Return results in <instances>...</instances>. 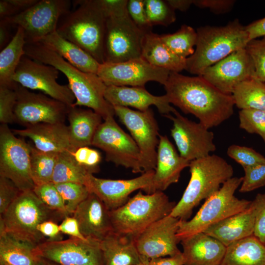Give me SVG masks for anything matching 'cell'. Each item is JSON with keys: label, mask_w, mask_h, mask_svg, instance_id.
<instances>
[{"label": "cell", "mask_w": 265, "mask_h": 265, "mask_svg": "<svg viewBox=\"0 0 265 265\" xmlns=\"http://www.w3.org/2000/svg\"><path fill=\"white\" fill-rule=\"evenodd\" d=\"M163 86L170 104L193 115L208 129L220 125L234 113L232 95L222 93L202 76L170 72Z\"/></svg>", "instance_id": "cell-1"}, {"label": "cell", "mask_w": 265, "mask_h": 265, "mask_svg": "<svg viewBox=\"0 0 265 265\" xmlns=\"http://www.w3.org/2000/svg\"><path fill=\"white\" fill-rule=\"evenodd\" d=\"M25 55L56 68L67 78L76 101L72 106H85L100 114L104 120L115 115L112 106L105 99L106 85L97 74L83 72L76 68L53 51L40 43H26Z\"/></svg>", "instance_id": "cell-2"}, {"label": "cell", "mask_w": 265, "mask_h": 265, "mask_svg": "<svg viewBox=\"0 0 265 265\" xmlns=\"http://www.w3.org/2000/svg\"><path fill=\"white\" fill-rule=\"evenodd\" d=\"M196 32V49L186 59L185 70L200 76L209 67L232 53L245 48L250 41L245 26L238 19L224 26H202Z\"/></svg>", "instance_id": "cell-3"}, {"label": "cell", "mask_w": 265, "mask_h": 265, "mask_svg": "<svg viewBox=\"0 0 265 265\" xmlns=\"http://www.w3.org/2000/svg\"><path fill=\"white\" fill-rule=\"evenodd\" d=\"M74 1L77 8L61 18L56 31L102 64L105 62L106 18L98 0Z\"/></svg>", "instance_id": "cell-4"}, {"label": "cell", "mask_w": 265, "mask_h": 265, "mask_svg": "<svg viewBox=\"0 0 265 265\" xmlns=\"http://www.w3.org/2000/svg\"><path fill=\"white\" fill-rule=\"evenodd\" d=\"M190 178L183 195L170 215L187 220L193 209L206 200L233 177L234 169L224 159L210 155L190 161Z\"/></svg>", "instance_id": "cell-5"}, {"label": "cell", "mask_w": 265, "mask_h": 265, "mask_svg": "<svg viewBox=\"0 0 265 265\" xmlns=\"http://www.w3.org/2000/svg\"><path fill=\"white\" fill-rule=\"evenodd\" d=\"M176 203L163 191H139L122 206L110 211L113 231L135 239L154 222L170 215Z\"/></svg>", "instance_id": "cell-6"}, {"label": "cell", "mask_w": 265, "mask_h": 265, "mask_svg": "<svg viewBox=\"0 0 265 265\" xmlns=\"http://www.w3.org/2000/svg\"><path fill=\"white\" fill-rule=\"evenodd\" d=\"M64 218L60 213L49 209L33 190L22 191L0 215V231L37 246L47 240L38 231V225L45 221L56 222Z\"/></svg>", "instance_id": "cell-7"}, {"label": "cell", "mask_w": 265, "mask_h": 265, "mask_svg": "<svg viewBox=\"0 0 265 265\" xmlns=\"http://www.w3.org/2000/svg\"><path fill=\"white\" fill-rule=\"evenodd\" d=\"M242 177H232L220 189L205 200L194 216L189 220H180L177 237L181 240L203 232L210 226L248 208L251 201L238 199L235 193Z\"/></svg>", "instance_id": "cell-8"}, {"label": "cell", "mask_w": 265, "mask_h": 265, "mask_svg": "<svg viewBox=\"0 0 265 265\" xmlns=\"http://www.w3.org/2000/svg\"><path fill=\"white\" fill-rule=\"evenodd\" d=\"M71 3L68 0H41L14 16L0 20L21 27L26 43H38L56 31L61 18L70 11Z\"/></svg>", "instance_id": "cell-9"}, {"label": "cell", "mask_w": 265, "mask_h": 265, "mask_svg": "<svg viewBox=\"0 0 265 265\" xmlns=\"http://www.w3.org/2000/svg\"><path fill=\"white\" fill-rule=\"evenodd\" d=\"M145 34L133 22L128 11L106 18L105 62H121L141 57Z\"/></svg>", "instance_id": "cell-10"}, {"label": "cell", "mask_w": 265, "mask_h": 265, "mask_svg": "<svg viewBox=\"0 0 265 265\" xmlns=\"http://www.w3.org/2000/svg\"><path fill=\"white\" fill-rule=\"evenodd\" d=\"M92 145L105 152L106 161L130 169L134 173H144L137 144L118 125L114 116L106 118L99 126Z\"/></svg>", "instance_id": "cell-11"}, {"label": "cell", "mask_w": 265, "mask_h": 265, "mask_svg": "<svg viewBox=\"0 0 265 265\" xmlns=\"http://www.w3.org/2000/svg\"><path fill=\"white\" fill-rule=\"evenodd\" d=\"M113 107L115 115L127 128L139 148L143 172L155 170L160 134L153 110L149 108L141 111L127 107Z\"/></svg>", "instance_id": "cell-12"}, {"label": "cell", "mask_w": 265, "mask_h": 265, "mask_svg": "<svg viewBox=\"0 0 265 265\" xmlns=\"http://www.w3.org/2000/svg\"><path fill=\"white\" fill-rule=\"evenodd\" d=\"M31 145L15 136L8 125L0 126V176L12 181L21 190H33L30 172Z\"/></svg>", "instance_id": "cell-13"}, {"label": "cell", "mask_w": 265, "mask_h": 265, "mask_svg": "<svg viewBox=\"0 0 265 265\" xmlns=\"http://www.w3.org/2000/svg\"><path fill=\"white\" fill-rule=\"evenodd\" d=\"M15 123L25 127L39 123H64L70 106L17 83Z\"/></svg>", "instance_id": "cell-14"}, {"label": "cell", "mask_w": 265, "mask_h": 265, "mask_svg": "<svg viewBox=\"0 0 265 265\" xmlns=\"http://www.w3.org/2000/svg\"><path fill=\"white\" fill-rule=\"evenodd\" d=\"M59 73L54 67L24 55L16 69L13 80L26 88L40 91L71 106L75 102L76 98L68 84L62 85L57 82Z\"/></svg>", "instance_id": "cell-15"}, {"label": "cell", "mask_w": 265, "mask_h": 265, "mask_svg": "<svg viewBox=\"0 0 265 265\" xmlns=\"http://www.w3.org/2000/svg\"><path fill=\"white\" fill-rule=\"evenodd\" d=\"M43 259L58 265H104L100 242L70 237L65 240H47L36 247Z\"/></svg>", "instance_id": "cell-16"}, {"label": "cell", "mask_w": 265, "mask_h": 265, "mask_svg": "<svg viewBox=\"0 0 265 265\" xmlns=\"http://www.w3.org/2000/svg\"><path fill=\"white\" fill-rule=\"evenodd\" d=\"M170 73L140 57L121 62L100 64L97 74L106 86L144 87L151 81L164 85Z\"/></svg>", "instance_id": "cell-17"}, {"label": "cell", "mask_w": 265, "mask_h": 265, "mask_svg": "<svg viewBox=\"0 0 265 265\" xmlns=\"http://www.w3.org/2000/svg\"><path fill=\"white\" fill-rule=\"evenodd\" d=\"M164 116L173 122L171 135L184 159L191 161L208 156L216 150L213 133L200 122L188 119L177 110L173 115Z\"/></svg>", "instance_id": "cell-18"}, {"label": "cell", "mask_w": 265, "mask_h": 265, "mask_svg": "<svg viewBox=\"0 0 265 265\" xmlns=\"http://www.w3.org/2000/svg\"><path fill=\"white\" fill-rule=\"evenodd\" d=\"M180 220L170 215L166 216L149 226L135 239L143 263L181 252L178 247Z\"/></svg>", "instance_id": "cell-19"}, {"label": "cell", "mask_w": 265, "mask_h": 265, "mask_svg": "<svg viewBox=\"0 0 265 265\" xmlns=\"http://www.w3.org/2000/svg\"><path fill=\"white\" fill-rule=\"evenodd\" d=\"M254 75L253 62L244 48L209 67L201 76L222 93L232 95L238 84Z\"/></svg>", "instance_id": "cell-20"}, {"label": "cell", "mask_w": 265, "mask_h": 265, "mask_svg": "<svg viewBox=\"0 0 265 265\" xmlns=\"http://www.w3.org/2000/svg\"><path fill=\"white\" fill-rule=\"evenodd\" d=\"M154 170L142 173L130 179L112 180L99 178L90 174L84 186L90 193L97 195L110 210L125 204L130 194L137 190L150 194Z\"/></svg>", "instance_id": "cell-21"}, {"label": "cell", "mask_w": 265, "mask_h": 265, "mask_svg": "<svg viewBox=\"0 0 265 265\" xmlns=\"http://www.w3.org/2000/svg\"><path fill=\"white\" fill-rule=\"evenodd\" d=\"M72 216L86 238L101 241L113 231L110 210L95 194L89 196L77 208Z\"/></svg>", "instance_id": "cell-22"}, {"label": "cell", "mask_w": 265, "mask_h": 265, "mask_svg": "<svg viewBox=\"0 0 265 265\" xmlns=\"http://www.w3.org/2000/svg\"><path fill=\"white\" fill-rule=\"evenodd\" d=\"M105 98L112 106L132 107L144 111L155 106L159 112L164 115L173 114L177 110L170 105L165 94L155 96L144 87L106 86Z\"/></svg>", "instance_id": "cell-23"}, {"label": "cell", "mask_w": 265, "mask_h": 265, "mask_svg": "<svg viewBox=\"0 0 265 265\" xmlns=\"http://www.w3.org/2000/svg\"><path fill=\"white\" fill-rule=\"evenodd\" d=\"M190 161L182 158L166 135H159L157 163L150 194L163 191L177 183L181 172L189 167Z\"/></svg>", "instance_id": "cell-24"}, {"label": "cell", "mask_w": 265, "mask_h": 265, "mask_svg": "<svg viewBox=\"0 0 265 265\" xmlns=\"http://www.w3.org/2000/svg\"><path fill=\"white\" fill-rule=\"evenodd\" d=\"M12 131L15 135L30 139L34 146L41 151L60 153L75 151L65 123H39Z\"/></svg>", "instance_id": "cell-25"}, {"label": "cell", "mask_w": 265, "mask_h": 265, "mask_svg": "<svg viewBox=\"0 0 265 265\" xmlns=\"http://www.w3.org/2000/svg\"><path fill=\"white\" fill-rule=\"evenodd\" d=\"M184 265H220L226 248L215 238L199 232L181 240Z\"/></svg>", "instance_id": "cell-26"}, {"label": "cell", "mask_w": 265, "mask_h": 265, "mask_svg": "<svg viewBox=\"0 0 265 265\" xmlns=\"http://www.w3.org/2000/svg\"><path fill=\"white\" fill-rule=\"evenodd\" d=\"M254 227L255 212L251 203L246 210L212 224L203 232L227 247L253 235Z\"/></svg>", "instance_id": "cell-27"}, {"label": "cell", "mask_w": 265, "mask_h": 265, "mask_svg": "<svg viewBox=\"0 0 265 265\" xmlns=\"http://www.w3.org/2000/svg\"><path fill=\"white\" fill-rule=\"evenodd\" d=\"M67 118L71 142L75 150L92 145L96 132L103 122L102 117L90 108L71 106Z\"/></svg>", "instance_id": "cell-28"}, {"label": "cell", "mask_w": 265, "mask_h": 265, "mask_svg": "<svg viewBox=\"0 0 265 265\" xmlns=\"http://www.w3.org/2000/svg\"><path fill=\"white\" fill-rule=\"evenodd\" d=\"M104 265H138L142 263L135 239L111 232L100 241Z\"/></svg>", "instance_id": "cell-29"}, {"label": "cell", "mask_w": 265, "mask_h": 265, "mask_svg": "<svg viewBox=\"0 0 265 265\" xmlns=\"http://www.w3.org/2000/svg\"><path fill=\"white\" fill-rule=\"evenodd\" d=\"M39 43L78 69L97 74L100 64L80 47L61 36L56 31L48 35Z\"/></svg>", "instance_id": "cell-30"}, {"label": "cell", "mask_w": 265, "mask_h": 265, "mask_svg": "<svg viewBox=\"0 0 265 265\" xmlns=\"http://www.w3.org/2000/svg\"><path fill=\"white\" fill-rule=\"evenodd\" d=\"M141 57L151 65L170 72L179 73L186 69V59L174 53L162 41L160 35L152 31L144 36Z\"/></svg>", "instance_id": "cell-31"}, {"label": "cell", "mask_w": 265, "mask_h": 265, "mask_svg": "<svg viewBox=\"0 0 265 265\" xmlns=\"http://www.w3.org/2000/svg\"><path fill=\"white\" fill-rule=\"evenodd\" d=\"M37 246L0 231V265H43Z\"/></svg>", "instance_id": "cell-32"}, {"label": "cell", "mask_w": 265, "mask_h": 265, "mask_svg": "<svg viewBox=\"0 0 265 265\" xmlns=\"http://www.w3.org/2000/svg\"><path fill=\"white\" fill-rule=\"evenodd\" d=\"M220 265H265V244L254 235L226 248Z\"/></svg>", "instance_id": "cell-33"}, {"label": "cell", "mask_w": 265, "mask_h": 265, "mask_svg": "<svg viewBox=\"0 0 265 265\" xmlns=\"http://www.w3.org/2000/svg\"><path fill=\"white\" fill-rule=\"evenodd\" d=\"M25 32L17 26L9 43L0 52V85L14 86L13 78L22 57L25 55Z\"/></svg>", "instance_id": "cell-34"}, {"label": "cell", "mask_w": 265, "mask_h": 265, "mask_svg": "<svg viewBox=\"0 0 265 265\" xmlns=\"http://www.w3.org/2000/svg\"><path fill=\"white\" fill-rule=\"evenodd\" d=\"M99 169L90 168L79 163L71 152L66 151L58 155L52 183H75L85 185L88 176Z\"/></svg>", "instance_id": "cell-35"}, {"label": "cell", "mask_w": 265, "mask_h": 265, "mask_svg": "<svg viewBox=\"0 0 265 265\" xmlns=\"http://www.w3.org/2000/svg\"><path fill=\"white\" fill-rule=\"evenodd\" d=\"M232 95L235 105L240 109L265 110V82L255 78L238 84Z\"/></svg>", "instance_id": "cell-36"}, {"label": "cell", "mask_w": 265, "mask_h": 265, "mask_svg": "<svg viewBox=\"0 0 265 265\" xmlns=\"http://www.w3.org/2000/svg\"><path fill=\"white\" fill-rule=\"evenodd\" d=\"M59 154L41 151L31 145L30 172L35 186L52 183Z\"/></svg>", "instance_id": "cell-37"}, {"label": "cell", "mask_w": 265, "mask_h": 265, "mask_svg": "<svg viewBox=\"0 0 265 265\" xmlns=\"http://www.w3.org/2000/svg\"><path fill=\"white\" fill-rule=\"evenodd\" d=\"M162 41L176 55L186 59L194 52L197 32L189 26L183 25L176 32L160 35Z\"/></svg>", "instance_id": "cell-38"}, {"label": "cell", "mask_w": 265, "mask_h": 265, "mask_svg": "<svg viewBox=\"0 0 265 265\" xmlns=\"http://www.w3.org/2000/svg\"><path fill=\"white\" fill-rule=\"evenodd\" d=\"M146 13L151 26H168L176 19L175 10L163 0H144Z\"/></svg>", "instance_id": "cell-39"}, {"label": "cell", "mask_w": 265, "mask_h": 265, "mask_svg": "<svg viewBox=\"0 0 265 265\" xmlns=\"http://www.w3.org/2000/svg\"><path fill=\"white\" fill-rule=\"evenodd\" d=\"M64 202L69 216L72 215L78 206L90 194L83 185L75 183L54 184Z\"/></svg>", "instance_id": "cell-40"}, {"label": "cell", "mask_w": 265, "mask_h": 265, "mask_svg": "<svg viewBox=\"0 0 265 265\" xmlns=\"http://www.w3.org/2000/svg\"><path fill=\"white\" fill-rule=\"evenodd\" d=\"M33 191L49 209L60 213L64 218L69 216L63 200L53 183L36 186Z\"/></svg>", "instance_id": "cell-41"}, {"label": "cell", "mask_w": 265, "mask_h": 265, "mask_svg": "<svg viewBox=\"0 0 265 265\" xmlns=\"http://www.w3.org/2000/svg\"><path fill=\"white\" fill-rule=\"evenodd\" d=\"M238 118L240 129L249 133L259 135L265 143V110L241 109Z\"/></svg>", "instance_id": "cell-42"}, {"label": "cell", "mask_w": 265, "mask_h": 265, "mask_svg": "<svg viewBox=\"0 0 265 265\" xmlns=\"http://www.w3.org/2000/svg\"><path fill=\"white\" fill-rule=\"evenodd\" d=\"M227 154L243 168L265 163V157L264 156L246 146L231 145L227 150Z\"/></svg>", "instance_id": "cell-43"}, {"label": "cell", "mask_w": 265, "mask_h": 265, "mask_svg": "<svg viewBox=\"0 0 265 265\" xmlns=\"http://www.w3.org/2000/svg\"><path fill=\"white\" fill-rule=\"evenodd\" d=\"M14 86L0 85V122L1 124L15 123L14 108L17 102L16 90Z\"/></svg>", "instance_id": "cell-44"}, {"label": "cell", "mask_w": 265, "mask_h": 265, "mask_svg": "<svg viewBox=\"0 0 265 265\" xmlns=\"http://www.w3.org/2000/svg\"><path fill=\"white\" fill-rule=\"evenodd\" d=\"M245 49L254 65V78L265 82V36L250 40Z\"/></svg>", "instance_id": "cell-45"}, {"label": "cell", "mask_w": 265, "mask_h": 265, "mask_svg": "<svg viewBox=\"0 0 265 265\" xmlns=\"http://www.w3.org/2000/svg\"><path fill=\"white\" fill-rule=\"evenodd\" d=\"M244 176L239 191L245 193L265 186V163L243 168Z\"/></svg>", "instance_id": "cell-46"}, {"label": "cell", "mask_w": 265, "mask_h": 265, "mask_svg": "<svg viewBox=\"0 0 265 265\" xmlns=\"http://www.w3.org/2000/svg\"><path fill=\"white\" fill-rule=\"evenodd\" d=\"M128 14L135 25L144 33L152 31L145 7L144 0H129L127 4Z\"/></svg>", "instance_id": "cell-47"}, {"label": "cell", "mask_w": 265, "mask_h": 265, "mask_svg": "<svg viewBox=\"0 0 265 265\" xmlns=\"http://www.w3.org/2000/svg\"><path fill=\"white\" fill-rule=\"evenodd\" d=\"M255 212V227L253 235L265 244V191L258 193L251 201Z\"/></svg>", "instance_id": "cell-48"}, {"label": "cell", "mask_w": 265, "mask_h": 265, "mask_svg": "<svg viewBox=\"0 0 265 265\" xmlns=\"http://www.w3.org/2000/svg\"><path fill=\"white\" fill-rule=\"evenodd\" d=\"M22 191L10 180L0 176V213L2 214Z\"/></svg>", "instance_id": "cell-49"}, {"label": "cell", "mask_w": 265, "mask_h": 265, "mask_svg": "<svg viewBox=\"0 0 265 265\" xmlns=\"http://www.w3.org/2000/svg\"><path fill=\"white\" fill-rule=\"evenodd\" d=\"M72 154L80 164L88 168L99 169L98 164L102 158L98 151L89 146H84L78 148Z\"/></svg>", "instance_id": "cell-50"}, {"label": "cell", "mask_w": 265, "mask_h": 265, "mask_svg": "<svg viewBox=\"0 0 265 265\" xmlns=\"http://www.w3.org/2000/svg\"><path fill=\"white\" fill-rule=\"evenodd\" d=\"M235 0H193V4L201 8H209L212 12L221 14L232 8Z\"/></svg>", "instance_id": "cell-51"}, {"label": "cell", "mask_w": 265, "mask_h": 265, "mask_svg": "<svg viewBox=\"0 0 265 265\" xmlns=\"http://www.w3.org/2000/svg\"><path fill=\"white\" fill-rule=\"evenodd\" d=\"M59 225L61 232L70 237L86 240L81 234L77 220L72 215L66 216Z\"/></svg>", "instance_id": "cell-52"}, {"label": "cell", "mask_w": 265, "mask_h": 265, "mask_svg": "<svg viewBox=\"0 0 265 265\" xmlns=\"http://www.w3.org/2000/svg\"><path fill=\"white\" fill-rule=\"evenodd\" d=\"M38 231L48 240L55 241L62 239L61 232L59 225L53 220H47L40 223L38 226Z\"/></svg>", "instance_id": "cell-53"}, {"label": "cell", "mask_w": 265, "mask_h": 265, "mask_svg": "<svg viewBox=\"0 0 265 265\" xmlns=\"http://www.w3.org/2000/svg\"><path fill=\"white\" fill-rule=\"evenodd\" d=\"M185 258L182 252L173 256L160 257L143 263L146 265H184Z\"/></svg>", "instance_id": "cell-54"}, {"label": "cell", "mask_w": 265, "mask_h": 265, "mask_svg": "<svg viewBox=\"0 0 265 265\" xmlns=\"http://www.w3.org/2000/svg\"><path fill=\"white\" fill-rule=\"evenodd\" d=\"M250 40L265 36V17L245 26Z\"/></svg>", "instance_id": "cell-55"}, {"label": "cell", "mask_w": 265, "mask_h": 265, "mask_svg": "<svg viewBox=\"0 0 265 265\" xmlns=\"http://www.w3.org/2000/svg\"><path fill=\"white\" fill-rule=\"evenodd\" d=\"M17 12L14 6L8 0H0V19L10 17L17 14Z\"/></svg>", "instance_id": "cell-56"}, {"label": "cell", "mask_w": 265, "mask_h": 265, "mask_svg": "<svg viewBox=\"0 0 265 265\" xmlns=\"http://www.w3.org/2000/svg\"><path fill=\"white\" fill-rule=\"evenodd\" d=\"M9 24L3 20L0 22V49H3L11 41L9 40Z\"/></svg>", "instance_id": "cell-57"}, {"label": "cell", "mask_w": 265, "mask_h": 265, "mask_svg": "<svg viewBox=\"0 0 265 265\" xmlns=\"http://www.w3.org/2000/svg\"><path fill=\"white\" fill-rule=\"evenodd\" d=\"M19 13L36 4L38 0H8Z\"/></svg>", "instance_id": "cell-58"}, {"label": "cell", "mask_w": 265, "mask_h": 265, "mask_svg": "<svg viewBox=\"0 0 265 265\" xmlns=\"http://www.w3.org/2000/svg\"><path fill=\"white\" fill-rule=\"evenodd\" d=\"M167 3L175 10L186 11L193 4V0H167Z\"/></svg>", "instance_id": "cell-59"}, {"label": "cell", "mask_w": 265, "mask_h": 265, "mask_svg": "<svg viewBox=\"0 0 265 265\" xmlns=\"http://www.w3.org/2000/svg\"><path fill=\"white\" fill-rule=\"evenodd\" d=\"M43 265H58L44 259Z\"/></svg>", "instance_id": "cell-60"}, {"label": "cell", "mask_w": 265, "mask_h": 265, "mask_svg": "<svg viewBox=\"0 0 265 265\" xmlns=\"http://www.w3.org/2000/svg\"><path fill=\"white\" fill-rule=\"evenodd\" d=\"M146 265L144 263H142L140 265Z\"/></svg>", "instance_id": "cell-61"}]
</instances>
